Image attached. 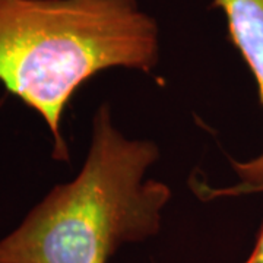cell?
Wrapping results in <instances>:
<instances>
[{"label": "cell", "mask_w": 263, "mask_h": 263, "mask_svg": "<svg viewBox=\"0 0 263 263\" xmlns=\"http://www.w3.org/2000/svg\"><path fill=\"white\" fill-rule=\"evenodd\" d=\"M158 57V24L136 0H0V82L43 116L59 161L76 89L111 67L148 73Z\"/></svg>", "instance_id": "6da1fadb"}, {"label": "cell", "mask_w": 263, "mask_h": 263, "mask_svg": "<svg viewBox=\"0 0 263 263\" xmlns=\"http://www.w3.org/2000/svg\"><path fill=\"white\" fill-rule=\"evenodd\" d=\"M158 157L154 142L117 130L103 104L81 173L0 241V263H107L123 245L157 234L171 199L165 183L145 179Z\"/></svg>", "instance_id": "7a4b0ae2"}, {"label": "cell", "mask_w": 263, "mask_h": 263, "mask_svg": "<svg viewBox=\"0 0 263 263\" xmlns=\"http://www.w3.org/2000/svg\"><path fill=\"white\" fill-rule=\"evenodd\" d=\"M211 6L226 15L230 38L253 73L263 105V0H212ZM233 168L241 181L226 189H211L208 196L263 192V152L246 162L233 161Z\"/></svg>", "instance_id": "3957f363"}, {"label": "cell", "mask_w": 263, "mask_h": 263, "mask_svg": "<svg viewBox=\"0 0 263 263\" xmlns=\"http://www.w3.org/2000/svg\"><path fill=\"white\" fill-rule=\"evenodd\" d=\"M246 263H263V224L260 227L259 234H257V240H256L253 252L249 256Z\"/></svg>", "instance_id": "277c9868"}]
</instances>
